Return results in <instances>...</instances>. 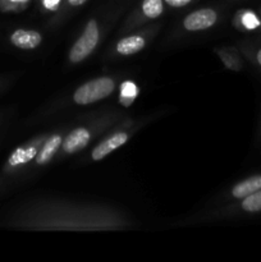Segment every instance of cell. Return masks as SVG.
<instances>
[{
	"label": "cell",
	"instance_id": "5b68a950",
	"mask_svg": "<svg viewBox=\"0 0 261 262\" xmlns=\"http://www.w3.org/2000/svg\"><path fill=\"white\" fill-rule=\"evenodd\" d=\"M10 41L17 48L25 49V50H31V49H35L40 45L41 35L38 32H36V31L17 30L10 36Z\"/></svg>",
	"mask_w": 261,
	"mask_h": 262
},
{
	"label": "cell",
	"instance_id": "4fadbf2b",
	"mask_svg": "<svg viewBox=\"0 0 261 262\" xmlns=\"http://www.w3.org/2000/svg\"><path fill=\"white\" fill-rule=\"evenodd\" d=\"M241 22L248 30H253V28H257L260 26V20L252 12H243L241 14Z\"/></svg>",
	"mask_w": 261,
	"mask_h": 262
},
{
	"label": "cell",
	"instance_id": "ba28073f",
	"mask_svg": "<svg viewBox=\"0 0 261 262\" xmlns=\"http://www.w3.org/2000/svg\"><path fill=\"white\" fill-rule=\"evenodd\" d=\"M143 46H145V40L141 36H129V37L122 38L118 42L117 50L122 55H132L142 50Z\"/></svg>",
	"mask_w": 261,
	"mask_h": 262
},
{
	"label": "cell",
	"instance_id": "52a82bcc",
	"mask_svg": "<svg viewBox=\"0 0 261 262\" xmlns=\"http://www.w3.org/2000/svg\"><path fill=\"white\" fill-rule=\"evenodd\" d=\"M261 189V176H252L250 178L245 179V181L240 182L238 184H235L232 189V194L234 199L243 200L245 197L250 196L253 192Z\"/></svg>",
	"mask_w": 261,
	"mask_h": 262
},
{
	"label": "cell",
	"instance_id": "2e32d148",
	"mask_svg": "<svg viewBox=\"0 0 261 262\" xmlns=\"http://www.w3.org/2000/svg\"><path fill=\"white\" fill-rule=\"evenodd\" d=\"M165 2L171 7H183V5L188 4L191 0H165Z\"/></svg>",
	"mask_w": 261,
	"mask_h": 262
},
{
	"label": "cell",
	"instance_id": "277c9868",
	"mask_svg": "<svg viewBox=\"0 0 261 262\" xmlns=\"http://www.w3.org/2000/svg\"><path fill=\"white\" fill-rule=\"evenodd\" d=\"M128 140V135L124 132H119V133H115L113 135L112 137L105 140L104 142L100 143L99 146L94 148L92 151V160L95 161H99L101 159H104L105 156L109 155L110 152H113L114 150H117L118 147L124 145Z\"/></svg>",
	"mask_w": 261,
	"mask_h": 262
},
{
	"label": "cell",
	"instance_id": "3957f363",
	"mask_svg": "<svg viewBox=\"0 0 261 262\" xmlns=\"http://www.w3.org/2000/svg\"><path fill=\"white\" fill-rule=\"evenodd\" d=\"M216 12L209 8L196 10L184 18L183 26L188 31H201L211 27L216 22Z\"/></svg>",
	"mask_w": 261,
	"mask_h": 262
},
{
	"label": "cell",
	"instance_id": "7a4b0ae2",
	"mask_svg": "<svg viewBox=\"0 0 261 262\" xmlns=\"http://www.w3.org/2000/svg\"><path fill=\"white\" fill-rule=\"evenodd\" d=\"M99 41V27H97L96 20H90L84 28L81 37L74 42L71 53H69V60L72 63H79L84 58L92 53L95 46Z\"/></svg>",
	"mask_w": 261,
	"mask_h": 262
},
{
	"label": "cell",
	"instance_id": "ac0fdd59",
	"mask_svg": "<svg viewBox=\"0 0 261 262\" xmlns=\"http://www.w3.org/2000/svg\"><path fill=\"white\" fill-rule=\"evenodd\" d=\"M67 2H68V4L71 5V7H79V5L84 4L87 0H67Z\"/></svg>",
	"mask_w": 261,
	"mask_h": 262
},
{
	"label": "cell",
	"instance_id": "30bf717a",
	"mask_svg": "<svg viewBox=\"0 0 261 262\" xmlns=\"http://www.w3.org/2000/svg\"><path fill=\"white\" fill-rule=\"evenodd\" d=\"M242 209L243 211L250 212V214L261 211V189L243 199Z\"/></svg>",
	"mask_w": 261,
	"mask_h": 262
},
{
	"label": "cell",
	"instance_id": "7c38bea8",
	"mask_svg": "<svg viewBox=\"0 0 261 262\" xmlns=\"http://www.w3.org/2000/svg\"><path fill=\"white\" fill-rule=\"evenodd\" d=\"M35 154H36L35 148H28V150H26V148H18V150L15 151L12 156H10L9 165L17 166V165H19V164L26 163V161L30 160L31 158H33V156H35Z\"/></svg>",
	"mask_w": 261,
	"mask_h": 262
},
{
	"label": "cell",
	"instance_id": "6da1fadb",
	"mask_svg": "<svg viewBox=\"0 0 261 262\" xmlns=\"http://www.w3.org/2000/svg\"><path fill=\"white\" fill-rule=\"evenodd\" d=\"M113 90H114L113 79L107 78V77H101V78L87 82V83L82 84L79 89H77L73 95V100L78 105L92 104V102H96L109 96Z\"/></svg>",
	"mask_w": 261,
	"mask_h": 262
},
{
	"label": "cell",
	"instance_id": "e0dca14e",
	"mask_svg": "<svg viewBox=\"0 0 261 262\" xmlns=\"http://www.w3.org/2000/svg\"><path fill=\"white\" fill-rule=\"evenodd\" d=\"M42 3L48 9H55L59 3H60V0H42Z\"/></svg>",
	"mask_w": 261,
	"mask_h": 262
},
{
	"label": "cell",
	"instance_id": "9a60e30c",
	"mask_svg": "<svg viewBox=\"0 0 261 262\" xmlns=\"http://www.w3.org/2000/svg\"><path fill=\"white\" fill-rule=\"evenodd\" d=\"M30 0H0V8L2 9H15V8L23 7Z\"/></svg>",
	"mask_w": 261,
	"mask_h": 262
},
{
	"label": "cell",
	"instance_id": "8fae6325",
	"mask_svg": "<svg viewBox=\"0 0 261 262\" xmlns=\"http://www.w3.org/2000/svg\"><path fill=\"white\" fill-rule=\"evenodd\" d=\"M163 9V0H143L142 3V12L147 18H158Z\"/></svg>",
	"mask_w": 261,
	"mask_h": 262
},
{
	"label": "cell",
	"instance_id": "d6986e66",
	"mask_svg": "<svg viewBox=\"0 0 261 262\" xmlns=\"http://www.w3.org/2000/svg\"><path fill=\"white\" fill-rule=\"evenodd\" d=\"M256 60H257L258 66L261 67V49H258L257 53H256Z\"/></svg>",
	"mask_w": 261,
	"mask_h": 262
},
{
	"label": "cell",
	"instance_id": "9c48e42d",
	"mask_svg": "<svg viewBox=\"0 0 261 262\" xmlns=\"http://www.w3.org/2000/svg\"><path fill=\"white\" fill-rule=\"evenodd\" d=\"M61 143L60 136H53L48 142L45 143V146L42 147V150L40 151V154L37 155V164L42 165V164H46L51 158H53L54 154L56 152V150L59 148Z\"/></svg>",
	"mask_w": 261,
	"mask_h": 262
},
{
	"label": "cell",
	"instance_id": "8992f818",
	"mask_svg": "<svg viewBox=\"0 0 261 262\" xmlns=\"http://www.w3.org/2000/svg\"><path fill=\"white\" fill-rule=\"evenodd\" d=\"M90 133L86 128H77L74 129L66 141L63 142V150L67 154H73L82 150L89 143Z\"/></svg>",
	"mask_w": 261,
	"mask_h": 262
},
{
	"label": "cell",
	"instance_id": "5bb4252c",
	"mask_svg": "<svg viewBox=\"0 0 261 262\" xmlns=\"http://www.w3.org/2000/svg\"><path fill=\"white\" fill-rule=\"evenodd\" d=\"M136 96V86L130 82H125L124 84L122 86V100L127 99L128 102H132L133 101V97Z\"/></svg>",
	"mask_w": 261,
	"mask_h": 262
}]
</instances>
